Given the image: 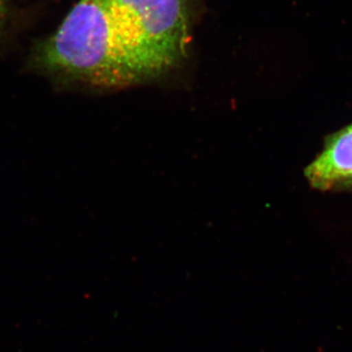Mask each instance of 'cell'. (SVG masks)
Listing matches in <instances>:
<instances>
[{"mask_svg": "<svg viewBox=\"0 0 352 352\" xmlns=\"http://www.w3.org/2000/svg\"><path fill=\"white\" fill-rule=\"evenodd\" d=\"M173 66L186 56L190 0H104Z\"/></svg>", "mask_w": 352, "mask_h": 352, "instance_id": "obj_2", "label": "cell"}, {"mask_svg": "<svg viewBox=\"0 0 352 352\" xmlns=\"http://www.w3.org/2000/svg\"><path fill=\"white\" fill-rule=\"evenodd\" d=\"M305 176L314 188L321 190L352 185V124L331 136L321 154L305 168Z\"/></svg>", "mask_w": 352, "mask_h": 352, "instance_id": "obj_3", "label": "cell"}, {"mask_svg": "<svg viewBox=\"0 0 352 352\" xmlns=\"http://www.w3.org/2000/svg\"><path fill=\"white\" fill-rule=\"evenodd\" d=\"M8 12V0H0V31L6 25Z\"/></svg>", "mask_w": 352, "mask_h": 352, "instance_id": "obj_4", "label": "cell"}, {"mask_svg": "<svg viewBox=\"0 0 352 352\" xmlns=\"http://www.w3.org/2000/svg\"><path fill=\"white\" fill-rule=\"evenodd\" d=\"M39 66L100 87L138 85L168 69L103 0H80L36 50Z\"/></svg>", "mask_w": 352, "mask_h": 352, "instance_id": "obj_1", "label": "cell"}]
</instances>
